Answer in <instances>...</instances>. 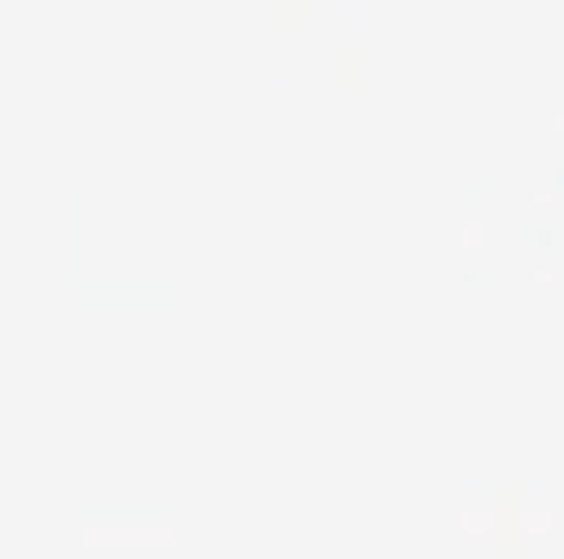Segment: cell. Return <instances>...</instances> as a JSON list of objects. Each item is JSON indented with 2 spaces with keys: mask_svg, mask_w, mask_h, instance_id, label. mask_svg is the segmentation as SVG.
<instances>
[{
  "mask_svg": "<svg viewBox=\"0 0 564 559\" xmlns=\"http://www.w3.org/2000/svg\"><path fill=\"white\" fill-rule=\"evenodd\" d=\"M553 487L546 482H468L456 536L463 559H546L553 553Z\"/></svg>",
  "mask_w": 564,
  "mask_h": 559,
  "instance_id": "1",
  "label": "cell"
},
{
  "mask_svg": "<svg viewBox=\"0 0 564 559\" xmlns=\"http://www.w3.org/2000/svg\"><path fill=\"white\" fill-rule=\"evenodd\" d=\"M456 252L463 265H499L517 252V217H505L499 205H468L456 217Z\"/></svg>",
  "mask_w": 564,
  "mask_h": 559,
  "instance_id": "5",
  "label": "cell"
},
{
  "mask_svg": "<svg viewBox=\"0 0 564 559\" xmlns=\"http://www.w3.org/2000/svg\"><path fill=\"white\" fill-rule=\"evenodd\" d=\"M0 277L12 283H55L66 277V193H7L0 198Z\"/></svg>",
  "mask_w": 564,
  "mask_h": 559,
  "instance_id": "2",
  "label": "cell"
},
{
  "mask_svg": "<svg viewBox=\"0 0 564 559\" xmlns=\"http://www.w3.org/2000/svg\"><path fill=\"white\" fill-rule=\"evenodd\" d=\"M181 548L174 517H132V512H97L78 524V553L85 559H169Z\"/></svg>",
  "mask_w": 564,
  "mask_h": 559,
  "instance_id": "3",
  "label": "cell"
},
{
  "mask_svg": "<svg viewBox=\"0 0 564 559\" xmlns=\"http://www.w3.org/2000/svg\"><path fill=\"white\" fill-rule=\"evenodd\" d=\"M505 205L522 211V217H546V211H553V186H510Z\"/></svg>",
  "mask_w": 564,
  "mask_h": 559,
  "instance_id": "8",
  "label": "cell"
},
{
  "mask_svg": "<svg viewBox=\"0 0 564 559\" xmlns=\"http://www.w3.org/2000/svg\"><path fill=\"white\" fill-rule=\"evenodd\" d=\"M505 283L553 289V283H558V265H553V252H510V265H505Z\"/></svg>",
  "mask_w": 564,
  "mask_h": 559,
  "instance_id": "7",
  "label": "cell"
},
{
  "mask_svg": "<svg viewBox=\"0 0 564 559\" xmlns=\"http://www.w3.org/2000/svg\"><path fill=\"white\" fill-rule=\"evenodd\" d=\"M85 494L90 499H109V494H156V499H169L174 482L169 475H85Z\"/></svg>",
  "mask_w": 564,
  "mask_h": 559,
  "instance_id": "6",
  "label": "cell"
},
{
  "mask_svg": "<svg viewBox=\"0 0 564 559\" xmlns=\"http://www.w3.org/2000/svg\"><path fill=\"white\" fill-rule=\"evenodd\" d=\"M78 367L97 373V379H132V373H144V379H169L174 373V343L169 331H144V337H115V331H90L85 343H78Z\"/></svg>",
  "mask_w": 564,
  "mask_h": 559,
  "instance_id": "4",
  "label": "cell"
},
{
  "mask_svg": "<svg viewBox=\"0 0 564 559\" xmlns=\"http://www.w3.org/2000/svg\"><path fill=\"white\" fill-rule=\"evenodd\" d=\"M553 144H558V157H564V97L553 103Z\"/></svg>",
  "mask_w": 564,
  "mask_h": 559,
  "instance_id": "9",
  "label": "cell"
}]
</instances>
